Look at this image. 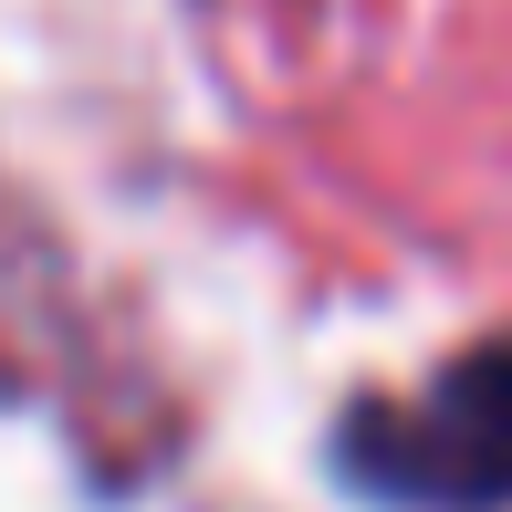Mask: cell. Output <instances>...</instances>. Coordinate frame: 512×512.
Segmentation results:
<instances>
[{
	"mask_svg": "<svg viewBox=\"0 0 512 512\" xmlns=\"http://www.w3.org/2000/svg\"><path fill=\"white\" fill-rule=\"evenodd\" d=\"M356 471L398 502H450V512L502 502L512 492V345L450 366L398 429H377L356 450Z\"/></svg>",
	"mask_w": 512,
	"mask_h": 512,
	"instance_id": "cell-1",
	"label": "cell"
}]
</instances>
